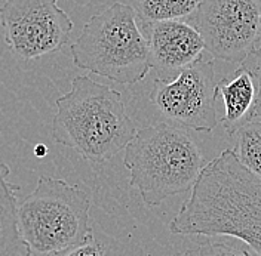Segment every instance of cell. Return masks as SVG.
Instances as JSON below:
<instances>
[{
    "label": "cell",
    "mask_w": 261,
    "mask_h": 256,
    "mask_svg": "<svg viewBox=\"0 0 261 256\" xmlns=\"http://www.w3.org/2000/svg\"><path fill=\"white\" fill-rule=\"evenodd\" d=\"M91 202L85 190L52 176L37 185L18 206V230L30 256H55L92 237Z\"/></svg>",
    "instance_id": "5b68a950"
},
{
    "label": "cell",
    "mask_w": 261,
    "mask_h": 256,
    "mask_svg": "<svg viewBox=\"0 0 261 256\" xmlns=\"http://www.w3.org/2000/svg\"><path fill=\"white\" fill-rule=\"evenodd\" d=\"M34 154H36L37 157H45V156L48 154V147L43 144H37L34 147Z\"/></svg>",
    "instance_id": "e0dca14e"
},
{
    "label": "cell",
    "mask_w": 261,
    "mask_h": 256,
    "mask_svg": "<svg viewBox=\"0 0 261 256\" xmlns=\"http://www.w3.org/2000/svg\"><path fill=\"white\" fill-rule=\"evenodd\" d=\"M241 65L246 67L254 74V77L257 80L258 95H257V102H255V108H254L251 120H261V46L255 49Z\"/></svg>",
    "instance_id": "9a60e30c"
},
{
    "label": "cell",
    "mask_w": 261,
    "mask_h": 256,
    "mask_svg": "<svg viewBox=\"0 0 261 256\" xmlns=\"http://www.w3.org/2000/svg\"><path fill=\"white\" fill-rule=\"evenodd\" d=\"M0 24L6 46L24 61L61 50L73 30L57 0H5Z\"/></svg>",
    "instance_id": "ba28073f"
},
{
    "label": "cell",
    "mask_w": 261,
    "mask_h": 256,
    "mask_svg": "<svg viewBox=\"0 0 261 256\" xmlns=\"http://www.w3.org/2000/svg\"><path fill=\"white\" fill-rule=\"evenodd\" d=\"M193 25L212 58L242 64L258 48L261 0H202Z\"/></svg>",
    "instance_id": "52a82bcc"
},
{
    "label": "cell",
    "mask_w": 261,
    "mask_h": 256,
    "mask_svg": "<svg viewBox=\"0 0 261 256\" xmlns=\"http://www.w3.org/2000/svg\"><path fill=\"white\" fill-rule=\"evenodd\" d=\"M141 30L148 45L150 65L163 80L195 64L206 50L195 25L186 21L148 22Z\"/></svg>",
    "instance_id": "9c48e42d"
},
{
    "label": "cell",
    "mask_w": 261,
    "mask_h": 256,
    "mask_svg": "<svg viewBox=\"0 0 261 256\" xmlns=\"http://www.w3.org/2000/svg\"><path fill=\"white\" fill-rule=\"evenodd\" d=\"M202 0H138L134 8L137 18L143 22L184 21L193 16Z\"/></svg>",
    "instance_id": "4fadbf2b"
},
{
    "label": "cell",
    "mask_w": 261,
    "mask_h": 256,
    "mask_svg": "<svg viewBox=\"0 0 261 256\" xmlns=\"http://www.w3.org/2000/svg\"><path fill=\"white\" fill-rule=\"evenodd\" d=\"M9 167L0 163V256H30L18 230V187L9 182Z\"/></svg>",
    "instance_id": "8fae6325"
},
{
    "label": "cell",
    "mask_w": 261,
    "mask_h": 256,
    "mask_svg": "<svg viewBox=\"0 0 261 256\" xmlns=\"http://www.w3.org/2000/svg\"><path fill=\"white\" fill-rule=\"evenodd\" d=\"M52 138L91 163H104L125 150L137 135L122 95L112 88L77 76L71 89L55 101Z\"/></svg>",
    "instance_id": "7a4b0ae2"
},
{
    "label": "cell",
    "mask_w": 261,
    "mask_h": 256,
    "mask_svg": "<svg viewBox=\"0 0 261 256\" xmlns=\"http://www.w3.org/2000/svg\"><path fill=\"white\" fill-rule=\"evenodd\" d=\"M55 256H104V250H102V246L92 236L85 243L73 246L67 250L57 253Z\"/></svg>",
    "instance_id": "2e32d148"
},
{
    "label": "cell",
    "mask_w": 261,
    "mask_h": 256,
    "mask_svg": "<svg viewBox=\"0 0 261 256\" xmlns=\"http://www.w3.org/2000/svg\"><path fill=\"white\" fill-rule=\"evenodd\" d=\"M217 98L214 60L205 55L172 79L156 77L150 94L165 123L197 132H211L218 125Z\"/></svg>",
    "instance_id": "8992f818"
},
{
    "label": "cell",
    "mask_w": 261,
    "mask_h": 256,
    "mask_svg": "<svg viewBox=\"0 0 261 256\" xmlns=\"http://www.w3.org/2000/svg\"><path fill=\"white\" fill-rule=\"evenodd\" d=\"M169 230L182 236H228L261 256V179L224 150L202 170Z\"/></svg>",
    "instance_id": "6da1fadb"
},
{
    "label": "cell",
    "mask_w": 261,
    "mask_h": 256,
    "mask_svg": "<svg viewBox=\"0 0 261 256\" xmlns=\"http://www.w3.org/2000/svg\"><path fill=\"white\" fill-rule=\"evenodd\" d=\"M233 154L245 167L261 179V120H249L231 133Z\"/></svg>",
    "instance_id": "7c38bea8"
},
{
    "label": "cell",
    "mask_w": 261,
    "mask_h": 256,
    "mask_svg": "<svg viewBox=\"0 0 261 256\" xmlns=\"http://www.w3.org/2000/svg\"><path fill=\"white\" fill-rule=\"evenodd\" d=\"M123 163L148 208L192 190L206 166L190 133L165 122L140 129L125 148Z\"/></svg>",
    "instance_id": "3957f363"
},
{
    "label": "cell",
    "mask_w": 261,
    "mask_h": 256,
    "mask_svg": "<svg viewBox=\"0 0 261 256\" xmlns=\"http://www.w3.org/2000/svg\"><path fill=\"white\" fill-rule=\"evenodd\" d=\"M197 256H251L242 246L228 244L224 241H206L197 249Z\"/></svg>",
    "instance_id": "5bb4252c"
},
{
    "label": "cell",
    "mask_w": 261,
    "mask_h": 256,
    "mask_svg": "<svg viewBox=\"0 0 261 256\" xmlns=\"http://www.w3.org/2000/svg\"><path fill=\"white\" fill-rule=\"evenodd\" d=\"M116 2H120V3H128V5H132V6H134V5H135L138 0H116Z\"/></svg>",
    "instance_id": "ac0fdd59"
},
{
    "label": "cell",
    "mask_w": 261,
    "mask_h": 256,
    "mask_svg": "<svg viewBox=\"0 0 261 256\" xmlns=\"http://www.w3.org/2000/svg\"><path fill=\"white\" fill-rule=\"evenodd\" d=\"M73 63L122 84L141 81L150 71V52L132 5L116 2L92 16L71 45Z\"/></svg>",
    "instance_id": "277c9868"
},
{
    "label": "cell",
    "mask_w": 261,
    "mask_h": 256,
    "mask_svg": "<svg viewBox=\"0 0 261 256\" xmlns=\"http://www.w3.org/2000/svg\"><path fill=\"white\" fill-rule=\"evenodd\" d=\"M217 94L224 102L223 125L228 133L252 119L258 86L246 67L241 65L226 79L217 81Z\"/></svg>",
    "instance_id": "30bf717a"
}]
</instances>
